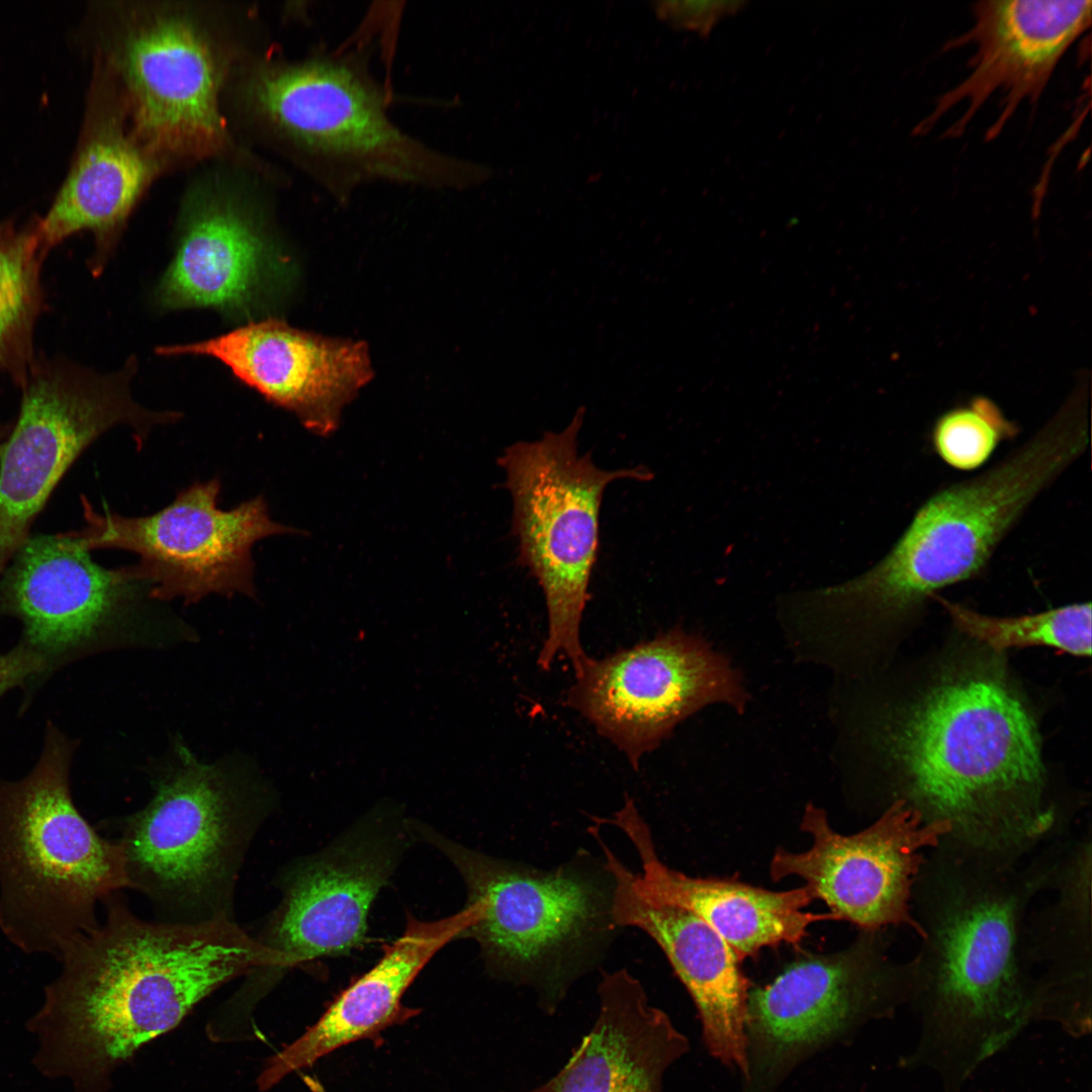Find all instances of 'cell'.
Returning <instances> with one entry per match:
<instances>
[{
    "label": "cell",
    "instance_id": "obj_22",
    "mask_svg": "<svg viewBox=\"0 0 1092 1092\" xmlns=\"http://www.w3.org/2000/svg\"><path fill=\"white\" fill-rule=\"evenodd\" d=\"M110 103L98 77L71 167L47 213L36 218L44 258L68 238L90 232L94 251L88 268L95 277L112 257L131 211L160 166Z\"/></svg>",
    "mask_w": 1092,
    "mask_h": 1092
},
{
    "label": "cell",
    "instance_id": "obj_17",
    "mask_svg": "<svg viewBox=\"0 0 1092 1092\" xmlns=\"http://www.w3.org/2000/svg\"><path fill=\"white\" fill-rule=\"evenodd\" d=\"M413 835L396 818L369 817L283 869L281 901L256 938L285 972L363 944L370 908Z\"/></svg>",
    "mask_w": 1092,
    "mask_h": 1092
},
{
    "label": "cell",
    "instance_id": "obj_12",
    "mask_svg": "<svg viewBox=\"0 0 1092 1092\" xmlns=\"http://www.w3.org/2000/svg\"><path fill=\"white\" fill-rule=\"evenodd\" d=\"M913 975L912 959L890 958L882 930H862L848 947L804 956L749 991V1092H766L809 1052L909 1003Z\"/></svg>",
    "mask_w": 1092,
    "mask_h": 1092
},
{
    "label": "cell",
    "instance_id": "obj_19",
    "mask_svg": "<svg viewBox=\"0 0 1092 1092\" xmlns=\"http://www.w3.org/2000/svg\"><path fill=\"white\" fill-rule=\"evenodd\" d=\"M970 30L948 48L974 46L969 72L942 94L915 127L924 135L950 109L964 105L961 117L945 132L959 138L984 104L999 98V115L988 129L994 140L1022 102L1042 95L1058 64L1091 24L1090 0H984L973 7Z\"/></svg>",
    "mask_w": 1092,
    "mask_h": 1092
},
{
    "label": "cell",
    "instance_id": "obj_24",
    "mask_svg": "<svg viewBox=\"0 0 1092 1092\" xmlns=\"http://www.w3.org/2000/svg\"><path fill=\"white\" fill-rule=\"evenodd\" d=\"M469 923L466 907L435 921L407 915L402 934L384 947L378 962L345 988L298 1038L268 1060L258 1079L260 1089L271 1088L354 1041L381 1044V1032L420 1013L402 1004L404 993L442 947L464 938Z\"/></svg>",
    "mask_w": 1092,
    "mask_h": 1092
},
{
    "label": "cell",
    "instance_id": "obj_27",
    "mask_svg": "<svg viewBox=\"0 0 1092 1092\" xmlns=\"http://www.w3.org/2000/svg\"><path fill=\"white\" fill-rule=\"evenodd\" d=\"M36 218L0 221V374L20 388L36 358L34 329L44 306Z\"/></svg>",
    "mask_w": 1092,
    "mask_h": 1092
},
{
    "label": "cell",
    "instance_id": "obj_32",
    "mask_svg": "<svg viewBox=\"0 0 1092 1092\" xmlns=\"http://www.w3.org/2000/svg\"><path fill=\"white\" fill-rule=\"evenodd\" d=\"M304 1081L311 1092H327L324 1086L316 1079L305 1076Z\"/></svg>",
    "mask_w": 1092,
    "mask_h": 1092
},
{
    "label": "cell",
    "instance_id": "obj_4",
    "mask_svg": "<svg viewBox=\"0 0 1092 1092\" xmlns=\"http://www.w3.org/2000/svg\"><path fill=\"white\" fill-rule=\"evenodd\" d=\"M1088 412L1067 400L1030 438L984 472L932 493L872 568L833 586L798 592L797 619L841 654L914 613L945 586L979 574L1032 503L1085 452Z\"/></svg>",
    "mask_w": 1092,
    "mask_h": 1092
},
{
    "label": "cell",
    "instance_id": "obj_15",
    "mask_svg": "<svg viewBox=\"0 0 1092 1092\" xmlns=\"http://www.w3.org/2000/svg\"><path fill=\"white\" fill-rule=\"evenodd\" d=\"M801 828L812 835L811 847L778 849L769 867L772 880L800 877L835 920L861 930L905 926L922 936L912 913L913 888L927 852L949 834L947 822L928 823L898 800L872 825L850 835L836 832L825 811L808 804Z\"/></svg>",
    "mask_w": 1092,
    "mask_h": 1092
},
{
    "label": "cell",
    "instance_id": "obj_26",
    "mask_svg": "<svg viewBox=\"0 0 1092 1092\" xmlns=\"http://www.w3.org/2000/svg\"><path fill=\"white\" fill-rule=\"evenodd\" d=\"M1091 844L1089 827L1066 838L1046 886L1052 897L1027 916V960L1046 991L1092 984Z\"/></svg>",
    "mask_w": 1092,
    "mask_h": 1092
},
{
    "label": "cell",
    "instance_id": "obj_21",
    "mask_svg": "<svg viewBox=\"0 0 1092 1092\" xmlns=\"http://www.w3.org/2000/svg\"><path fill=\"white\" fill-rule=\"evenodd\" d=\"M595 839L615 879L613 914L617 926L636 927L661 948L691 995L713 1057L748 1077L746 1037L749 981L741 961L709 924L684 908L642 891L601 835Z\"/></svg>",
    "mask_w": 1092,
    "mask_h": 1092
},
{
    "label": "cell",
    "instance_id": "obj_6",
    "mask_svg": "<svg viewBox=\"0 0 1092 1092\" xmlns=\"http://www.w3.org/2000/svg\"><path fill=\"white\" fill-rule=\"evenodd\" d=\"M76 744L48 723L37 760L0 779V931L27 954L59 959L98 922V902L128 888L118 841L79 812L70 774Z\"/></svg>",
    "mask_w": 1092,
    "mask_h": 1092
},
{
    "label": "cell",
    "instance_id": "obj_16",
    "mask_svg": "<svg viewBox=\"0 0 1092 1092\" xmlns=\"http://www.w3.org/2000/svg\"><path fill=\"white\" fill-rule=\"evenodd\" d=\"M144 596L131 565L98 564L71 531L30 535L0 575V616L20 623L47 676L106 645Z\"/></svg>",
    "mask_w": 1092,
    "mask_h": 1092
},
{
    "label": "cell",
    "instance_id": "obj_7",
    "mask_svg": "<svg viewBox=\"0 0 1092 1092\" xmlns=\"http://www.w3.org/2000/svg\"><path fill=\"white\" fill-rule=\"evenodd\" d=\"M246 92L259 117L340 199L375 182L463 189L491 175L486 166L438 152L399 128L383 89L348 53L266 63Z\"/></svg>",
    "mask_w": 1092,
    "mask_h": 1092
},
{
    "label": "cell",
    "instance_id": "obj_2",
    "mask_svg": "<svg viewBox=\"0 0 1092 1092\" xmlns=\"http://www.w3.org/2000/svg\"><path fill=\"white\" fill-rule=\"evenodd\" d=\"M102 903L105 921L63 950L31 1020L46 1069L69 1076L79 1092H103L115 1068L223 984L284 976L281 958L233 917L149 922L118 893Z\"/></svg>",
    "mask_w": 1092,
    "mask_h": 1092
},
{
    "label": "cell",
    "instance_id": "obj_23",
    "mask_svg": "<svg viewBox=\"0 0 1092 1092\" xmlns=\"http://www.w3.org/2000/svg\"><path fill=\"white\" fill-rule=\"evenodd\" d=\"M607 821L625 834L638 855L642 871L634 873L637 886L703 919L741 962L763 947L784 942L797 945L814 922L835 920L830 912L805 910L815 899L806 885L776 892L738 881L694 878L669 868L659 858L650 828L628 796Z\"/></svg>",
    "mask_w": 1092,
    "mask_h": 1092
},
{
    "label": "cell",
    "instance_id": "obj_5",
    "mask_svg": "<svg viewBox=\"0 0 1092 1092\" xmlns=\"http://www.w3.org/2000/svg\"><path fill=\"white\" fill-rule=\"evenodd\" d=\"M413 833L442 852L460 874L474 939L495 979L529 987L553 1014L574 982L595 969L620 929L614 919V876L603 855L578 850L540 869L488 855L434 829Z\"/></svg>",
    "mask_w": 1092,
    "mask_h": 1092
},
{
    "label": "cell",
    "instance_id": "obj_30",
    "mask_svg": "<svg viewBox=\"0 0 1092 1092\" xmlns=\"http://www.w3.org/2000/svg\"><path fill=\"white\" fill-rule=\"evenodd\" d=\"M746 4L738 0H662L653 3V10L658 19L673 29L706 37L720 20L738 13Z\"/></svg>",
    "mask_w": 1092,
    "mask_h": 1092
},
{
    "label": "cell",
    "instance_id": "obj_25",
    "mask_svg": "<svg viewBox=\"0 0 1092 1092\" xmlns=\"http://www.w3.org/2000/svg\"><path fill=\"white\" fill-rule=\"evenodd\" d=\"M599 1012L565 1066L524 1092H661L666 1070L689 1051L669 1016L626 969L603 972Z\"/></svg>",
    "mask_w": 1092,
    "mask_h": 1092
},
{
    "label": "cell",
    "instance_id": "obj_9",
    "mask_svg": "<svg viewBox=\"0 0 1092 1092\" xmlns=\"http://www.w3.org/2000/svg\"><path fill=\"white\" fill-rule=\"evenodd\" d=\"M584 417L581 405L560 432L517 442L498 459L514 504L518 563L537 578L545 598L548 630L537 658L544 670L561 655L575 670L587 656L579 633L600 547L605 488L617 479L652 478L646 467L609 471L597 467L589 453L580 456Z\"/></svg>",
    "mask_w": 1092,
    "mask_h": 1092
},
{
    "label": "cell",
    "instance_id": "obj_14",
    "mask_svg": "<svg viewBox=\"0 0 1092 1092\" xmlns=\"http://www.w3.org/2000/svg\"><path fill=\"white\" fill-rule=\"evenodd\" d=\"M565 704L637 769L677 724L709 704L742 712L747 695L727 658L679 627L574 670Z\"/></svg>",
    "mask_w": 1092,
    "mask_h": 1092
},
{
    "label": "cell",
    "instance_id": "obj_33",
    "mask_svg": "<svg viewBox=\"0 0 1092 1092\" xmlns=\"http://www.w3.org/2000/svg\"><path fill=\"white\" fill-rule=\"evenodd\" d=\"M6 433H7V428H6V426H5V425H3L2 423H0V444H1V442L3 441V439L5 438V436H6Z\"/></svg>",
    "mask_w": 1092,
    "mask_h": 1092
},
{
    "label": "cell",
    "instance_id": "obj_28",
    "mask_svg": "<svg viewBox=\"0 0 1092 1092\" xmlns=\"http://www.w3.org/2000/svg\"><path fill=\"white\" fill-rule=\"evenodd\" d=\"M956 627L996 651L1048 646L1077 656L1091 654V605L1077 603L1033 615L993 617L939 600Z\"/></svg>",
    "mask_w": 1092,
    "mask_h": 1092
},
{
    "label": "cell",
    "instance_id": "obj_20",
    "mask_svg": "<svg viewBox=\"0 0 1092 1092\" xmlns=\"http://www.w3.org/2000/svg\"><path fill=\"white\" fill-rule=\"evenodd\" d=\"M156 353L216 359L318 436L338 428L343 408L373 376L364 342L325 337L271 316L207 340L161 346Z\"/></svg>",
    "mask_w": 1092,
    "mask_h": 1092
},
{
    "label": "cell",
    "instance_id": "obj_3",
    "mask_svg": "<svg viewBox=\"0 0 1092 1092\" xmlns=\"http://www.w3.org/2000/svg\"><path fill=\"white\" fill-rule=\"evenodd\" d=\"M996 670L950 672L881 721L876 737L903 801L944 821L939 845L1015 863L1069 835L1031 715ZM890 803V804H891Z\"/></svg>",
    "mask_w": 1092,
    "mask_h": 1092
},
{
    "label": "cell",
    "instance_id": "obj_31",
    "mask_svg": "<svg viewBox=\"0 0 1092 1092\" xmlns=\"http://www.w3.org/2000/svg\"><path fill=\"white\" fill-rule=\"evenodd\" d=\"M47 677L42 660L22 643L0 653V699L11 690Z\"/></svg>",
    "mask_w": 1092,
    "mask_h": 1092
},
{
    "label": "cell",
    "instance_id": "obj_18",
    "mask_svg": "<svg viewBox=\"0 0 1092 1092\" xmlns=\"http://www.w3.org/2000/svg\"><path fill=\"white\" fill-rule=\"evenodd\" d=\"M283 251L251 201L226 187L201 185L185 201L155 304L165 311L211 308L233 320H257L292 281Z\"/></svg>",
    "mask_w": 1092,
    "mask_h": 1092
},
{
    "label": "cell",
    "instance_id": "obj_10",
    "mask_svg": "<svg viewBox=\"0 0 1092 1092\" xmlns=\"http://www.w3.org/2000/svg\"><path fill=\"white\" fill-rule=\"evenodd\" d=\"M136 363L109 374L65 357L35 358L15 423L0 445V575L30 536L54 490L82 453L111 428L125 425L142 445L157 425L179 419L136 403Z\"/></svg>",
    "mask_w": 1092,
    "mask_h": 1092
},
{
    "label": "cell",
    "instance_id": "obj_29",
    "mask_svg": "<svg viewBox=\"0 0 1092 1092\" xmlns=\"http://www.w3.org/2000/svg\"><path fill=\"white\" fill-rule=\"evenodd\" d=\"M1015 431L992 400L979 396L938 418L932 430V444L946 464L971 470L987 461L996 447Z\"/></svg>",
    "mask_w": 1092,
    "mask_h": 1092
},
{
    "label": "cell",
    "instance_id": "obj_8",
    "mask_svg": "<svg viewBox=\"0 0 1092 1092\" xmlns=\"http://www.w3.org/2000/svg\"><path fill=\"white\" fill-rule=\"evenodd\" d=\"M145 808L126 818L121 845L128 888L162 921L232 915L235 886L266 815L258 787L220 763L177 745Z\"/></svg>",
    "mask_w": 1092,
    "mask_h": 1092
},
{
    "label": "cell",
    "instance_id": "obj_13",
    "mask_svg": "<svg viewBox=\"0 0 1092 1092\" xmlns=\"http://www.w3.org/2000/svg\"><path fill=\"white\" fill-rule=\"evenodd\" d=\"M106 51L131 131L156 159L204 157L226 145L219 109L225 61L194 16L174 8L141 9L109 36Z\"/></svg>",
    "mask_w": 1092,
    "mask_h": 1092
},
{
    "label": "cell",
    "instance_id": "obj_11",
    "mask_svg": "<svg viewBox=\"0 0 1092 1092\" xmlns=\"http://www.w3.org/2000/svg\"><path fill=\"white\" fill-rule=\"evenodd\" d=\"M221 484L212 478L179 491L162 510L143 517L97 512L82 496L84 526L71 531L90 552L119 549L140 558L134 575L150 585V598L196 603L210 594L254 598V544L297 533L273 521L257 495L231 510L218 507Z\"/></svg>",
    "mask_w": 1092,
    "mask_h": 1092
},
{
    "label": "cell",
    "instance_id": "obj_1",
    "mask_svg": "<svg viewBox=\"0 0 1092 1092\" xmlns=\"http://www.w3.org/2000/svg\"><path fill=\"white\" fill-rule=\"evenodd\" d=\"M1063 843L1015 863L941 845L926 854L912 893L922 936L909 1003L921 1032L906 1065L933 1070L945 1092H958L1034 1021L1025 927Z\"/></svg>",
    "mask_w": 1092,
    "mask_h": 1092
}]
</instances>
